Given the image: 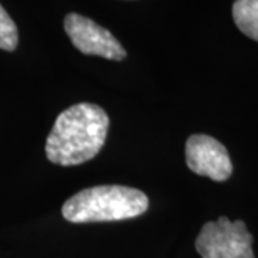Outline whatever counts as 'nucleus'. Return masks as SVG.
I'll list each match as a JSON object with an SVG mask.
<instances>
[{
  "label": "nucleus",
  "mask_w": 258,
  "mask_h": 258,
  "mask_svg": "<svg viewBox=\"0 0 258 258\" xmlns=\"http://www.w3.org/2000/svg\"><path fill=\"white\" fill-rule=\"evenodd\" d=\"M63 26L74 46L85 55L101 56L109 60H122L126 57V52L118 39L91 19L69 13L64 18Z\"/></svg>",
  "instance_id": "nucleus-4"
},
{
  "label": "nucleus",
  "mask_w": 258,
  "mask_h": 258,
  "mask_svg": "<svg viewBox=\"0 0 258 258\" xmlns=\"http://www.w3.org/2000/svg\"><path fill=\"white\" fill-rule=\"evenodd\" d=\"M195 248L203 258H255L247 225L227 217L207 222L197 237Z\"/></svg>",
  "instance_id": "nucleus-3"
},
{
  "label": "nucleus",
  "mask_w": 258,
  "mask_h": 258,
  "mask_svg": "<svg viewBox=\"0 0 258 258\" xmlns=\"http://www.w3.org/2000/svg\"><path fill=\"white\" fill-rule=\"evenodd\" d=\"M148 197L142 191L123 185H99L82 189L63 204L66 221H123L142 215L148 210Z\"/></svg>",
  "instance_id": "nucleus-2"
},
{
  "label": "nucleus",
  "mask_w": 258,
  "mask_h": 258,
  "mask_svg": "<svg viewBox=\"0 0 258 258\" xmlns=\"http://www.w3.org/2000/svg\"><path fill=\"white\" fill-rule=\"evenodd\" d=\"M232 18L245 36L258 42V0H235Z\"/></svg>",
  "instance_id": "nucleus-6"
},
{
  "label": "nucleus",
  "mask_w": 258,
  "mask_h": 258,
  "mask_svg": "<svg viewBox=\"0 0 258 258\" xmlns=\"http://www.w3.org/2000/svg\"><path fill=\"white\" fill-rule=\"evenodd\" d=\"M109 116L93 103H76L57 115L46 139L47 159L60 166L81 165L105 145Z\"/></svg>",
  "instance_id": "nucleus-1"
},
{
  "label": "nucleus",
  "mask_w": 258,
  "mask_h": 258,
  "mask_svg": "<svg viewBox=\"0 0 258 258\" xmlns=\"http://www.w3.org/2000/svg\"><path fill=\"white\" fill-rule=\"evenodd\" d=\"M188 168L214 181H225L232 174V162L227 148L208 135H191L185 145Z\"/></svg>",
  "instance_id": "nucleus-5"
},
{
  "label": "nucleus",
  "mask_w": 258,
  "mask_h": 258,
  "mask_svg": "<svg viewBox=\"0 0 258 258\" xmlns=\"http://www.w3.org/2000/svg\"><path fill=\"white\" fill-rule=\"evenodd\" d=\"M18 28L8 12L0 5V49L12 52L18 46Z\"/></svg>",
  "instance_id": "nucleus-7"
}]
</instances>
